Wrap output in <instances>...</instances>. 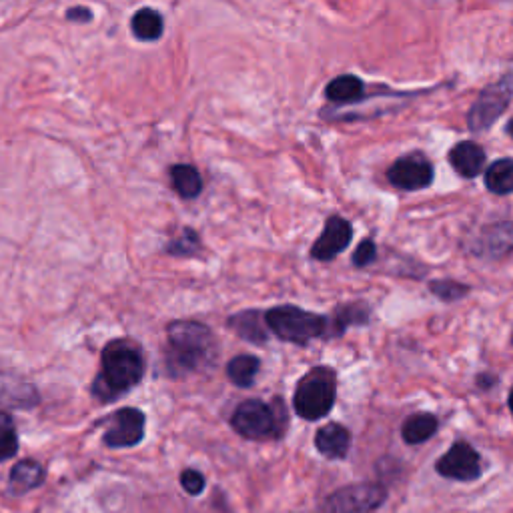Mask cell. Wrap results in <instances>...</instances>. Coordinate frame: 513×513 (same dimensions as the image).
<instances>
[{
    "mask_svg": "<svg viewBox=\"0 0 513 513\" xmlns=\"http://www.w3.org/2000/svg\"><path fill=\"white\" fill-rule=\"evenodd\" d=\"M199 249H201L199 233L189 227H185L181 231V235L167 245V253L175 255V257H193Z\"/></svg>",
    "mask_w": 513,
    "mask_h": 513,
    "instance_id": "cb8c5ba5",
    "label": "cell"
},
{
    "mask_svg": "<svg viewBox=\"0 0 513 513\" xmlns=\"http://www.w3.org/2000/svg\"><path fill=\"white\" fill-rule=\"evenodd\" d=\"M263 323L261 321V313L257 311H243L239 315H233L229 319V327L245 341L249 343H259L263 345L267 341V333L263 329Z\"/></svg>",
    "mask_w": 513,
    "mask_h": 513,
    "instance_id": "d6986e66",
    "label": "cell"
},
{
    "mask_svg": "<svg viewBox=\"0 0 513 513\" xmlns=\"http://www.w3.org/2000/svg\"><path fill=\"white\" fill-rule=\"evenodd\" d=\"M349 431L339 423H327L315 433V447L329 459H343L349 451Z\"/></svg>",
    "mask_w": 513,
    "mask_h": 513,
    "instance_id": "5bb4252c",
    "label": "cell"
},
{
    "mask_svg": "<svg viewBox=\"0 0 513 513\" xmlns=\"http://www.w3.org/2000/svg\"><path fill=\"white\" fill-rule=\"evenodd\" d=\"M387 179L401 191H421L433 183V165L423 153H411L387 169Z\"/></svg>",
    "mask_w": 513,
    "mask_h": 513,
    "instance_id": "9c48e42d",
    "label": "cell"
},
{
    "mask_svg": "<svg viewBox=\"0 0 513 513\" xmlns=\"http://www.w3.org/2000/svg\"><path fill=\"white\" fill-rule=\"evenodd\" d=\"M387 499L381 483H355L333 491L313 513H369Z\"/></svg>",
    "mask_w": 513,
    "mask_h": 513,
    "instance_id": "5b68a950",
    "label": "cell"
},
{
    "mask_svg": "<svg viewBox=\"0 0 513 513\" xmlns=\"http://www.w3.org/2000/svg\"><path fill=\"white\" fill-rule=\"evenodd\" d=\"M477 383H479V385H481V383H485L483 387L487 389V383H491V385H493V383H495V377H491V375H479V377H477Z\"/></svg>",
    "mask_w": 513,
    "mask_h": 513,
    "instance_id": "f1b7e54d",
    "label": "cell"
},
{
    "mask_svg": "<svg viewBox=\"0 0 513 513\" xmlns=\"http://www.w3.org/2000/svg\"><path fill=\"white\" fill-rule=\"evenodd\" d=\"M265 325L281 341L293 345H307L323 335H331V319L299 309L295 305L273 307L265 313Z\"/></svg>",
    "mask_w": 513,
    "mask_h": 513,
    "instance_id": "3957f363",
    "label": "cell"
},
{
    "mask_svg": "<svg viewBox=\"0 0 513 513\" xmlns=\"http://www.w3.org/2000/svg\"><path fill=\"white\" fill-rule=\"evenodd\" d=\"M485 187L495 195H509L513 191V161L503 157L485 171Z\"/></svg>",
    "mask_w": 513,
    "mask_h": 513,
    "instance_id": "44dd1931",
    "label": "cell"
},
{
    "mask_svg": "<svg viewBox=\"0 0 513 513\" xmlns=\"http://www.w3.org/2000/svg\"><path fill=\"white\" fill-rule=\"evenodd\" d=\"M43 481H45V469L41 467V463H37L33 459H25L13 467L9 485H11L13 493H27V491L39 487Z\"/></svg>",
    "mask_w": 513,
    "mask_h": 513,
    "instance_id": "2e32d148",
    "label": "cell"
},
{
    "mask_svg": "<svg viewBox=\"0 0 513 513\" xmlns=\"http://www.w3.org/2000/svg\"><path fill=\"white\" fill-rule=\"evenodd\" d=\"M217 351L213 331L199 321H173L167 327V369L173 377L211 367Z\"/></svg>",
    "mask_w": 513,
    "mask_h": 513,
    "instance_id": "6da1fadb",
    "label": "cell"
},
{
    "mask_svg": "<svg viewBox=\"0 0 513 513\" xmlns=\"http://www.w3.org/2000/svg\"><path fill=\"white\" fill-rule=\"evenodd\" d=\"M19 451V437L13 419L0 411V461H7L15 457Z\"/></svg>",
    "mask_w": 513,
    "mask_h": 513,
    "instance_id": "603a6c76",
    "label": "cell"
},
{
    "mask_svg": "<svg viewBox=\"0 0 513 513\" xmlns=\"http://www.w3.org/2000/svg\"><path fill=\"white\" fill-rule=\"evenodd\" d=\"M367 87L365 83L359 79V77H353V75H341L337 79H333L327 89H325V97L331 101V103H337V105H351V103H357L363 99Z\"/></svg>",
    "mask_w": 513,
    "mask_h": 513,
    "instance_id": "9a60e30c",
    "label": "cell"
},
{
    "mask_svg": "<svg viewBox=\"0 0 513 513\" xmlns=\"http://www.w3.org/2000/svg\"><path fill=\"white\" fill-rule=\"evenodd\" d=\"M453 171L463 179H475L485 165V151L473 141H461L449 151Z\"/></svg>",
    "mask_w": 513,
    "mask_h": 513,
    "instance_id": "4fadbf2b",
    "label": "cell"
},
{
    "mask_svg": "<svg viewBox=\"0 0 513 513\" xmlns=\"http://www.w3.org/2000/svg\"><path fill=\"white\" fill-rule=\"evenodd\" d=\"M171 181L181 199H197L203 191V179L193 165L171 167Z\"/></svg>",
    "mask_w": 513,
    "mask_h": 513,
    "instance_id": "ffe728a7",
    "label": "cell"
},
{
    "mask_svg": "<svg viewBox=\"0 0 513 513\" xmlns=\"http://www.w3.org/2000/svg\"><path fill=\"white\" fill-rule=\"evenodd\" d=\"M335 405V375L329 369L315 367L297 385L293 395L295 413L307 421H317Z\"/></svg>",
    "mask_w": 513,
    "mask_h": 513,
    "instance_id": "277c9868",
    "label": "cell"
},
{
    "mask_svg": "<svg viewBox=\"0 0 513 513\" xmlns=\"http://www.w3.org/2000/svg\"><path fill=\"white\" fill-rule=\"evenodd\" d=\"M435 469L445 479L475 481L481 477V457L467 441H457L439 457Z\"/></svg>",
    "mask_w": 513,
    "mask_h": 513,
    "instance_id": "ba28073f",
    "label": "cell"
},
{
    "mask_svg": "<svg viewBox=\"0 0 513 513\" xmlns=\"http://www.w3.org/2000/svg\"><path fill=\"white\" fill-rule=\"evenodd\" d=\"M261 361L255 355H237L227 363V377L237 387H251L257 373H259Z\"/></svg>",
    "mask_w": 513,
    "mask_h": 513,
    "instance_id": "7402d4cb",
    "label": "cell"
},
{
    "mask_svg": "<svg viewBox=\"0 0 513 513\" xmlns=\"http://www.w3.org/2000/svg\"><path fill=\"white\" fill-rule=\"evenodd\" d=\"M437 427H439V423H437L435 415L417 413V415H411L405 419V423L401 427V435L407 445H419V443H425L427 439H431L435 435Z\"/></svg>",
    "mask_w": 513,
    "mask_h": 513,
    "instance_id": "ac0fdd59",
    "label": "cell"
},
{
    "mask_svg": "<svg viewBox=\"0 0 513 513\" xmlns=\"http://www.w3.org/2000/svg\"><path fill=\"white\" fill-rule=\"evenodd\" d=\"M353 239L351 223L343 217H329L325 223V231L311 247V257L317 261H331L339 253H343Z\"/></svg>",
    "mask_w": 513,
    "mask_h": 513,
    "instance_id": "8fae6325",
    "label": "cell"
},
{
    "mask_svg": "<svg viewBox=\"0 0 513 513\" xmlns=\"http://www.w3.org/2000/svg\"><path fill=\"white\" fill-rule=\"evenodd\" d=\"M181 485H183V489L189 495H201L205 485H207V481H205L203 473H199L197 469H185L181 473Z\"/></svg>",
    "mask_w": 513,
    "mask_h": 513,
    "instance_id": "4316f807",
    "label": "cell"
},
{
    "mask_svg": "<svg viewBox=\"0 0 513 513\" xmlns=\"http://www.w3.org/2000/svg\"><path fill=\"white\" fill-rule=\"evenodd\" d=\"M131 31L139 41H159L165 31V21L155 9H141L131 19Z\"/></svg>",
    "mask_w": 513,
    "mask_h": 513,
    "instance_id": "e0dca14e",
    "label": "cell"
},
{
    "mask_svg": "<svg viewBox=\"0 0 513 513\" xmlns=\"http://www.w3.org/2000/svg\"><path fill=\"white\" fill-rule=\"evenodd\" d=\"M231 427L241 437L253 439V441L279 437V433H281L275 409L259 399L243 401L231 417Z\"/></svg>",
    "mask_w": 513,
    "mask_h": 513,
    "instance_id": "8992f818",
    "label": "cell"
},
{
    "mask_svg": "<svg viewBox=\"0 0 513 513\" xmlns=\"http://www.w3.org/2000/svg\"><path fill=\"white\" fill-rule=\"evenodd\" d=\"M145 375V357L137 343L129 339L111 341L103 349L101 373L93 383V395L103 401H115L137 387Z\"/></svg>",
    "mask_w": 513,
    "mask_h": 513,
    "instance_id": "7a4b0ae2",
    "label": "cell"
},
{
    "mask_svg": "<svg viewBox=\"0 0 513 513\" xmlns=\"http://www.w3.org/2000/svg\"><path fill=\"white\" fill-rule=\"evenodd\" d=\"M375 259H377V245H375L371 239H363V241L357 245L355 253H353V265L359 267V269H363V267L371 265Z\"/></svg>",
    "mask_w": 513,
    "mask_h": 513,
    "instance_id": "484cf974",
    "label": "cell"
},
{
    "mask_svg": "<svg viewBox=\"0 0 513 513\" xmlns=\"http://www.w3.org/2000/svg\"><path fill=\"white\" fill-rule=\"evenodd\" d=\"M67 19L73 23H91L93 21V13L85 7H75L67 11Z\"/></svg>",
    "mask_w": 513,
    "mask_h": 513,
    "instance_id": "83f0119b",
    "label": "cell"
},
{
    "mask_svg": "<svg viewBox=\"0 0 513 513\" xmlns=\"http://www.w3.org/2000/svg\"><path fill=\"white\" fill-rule=\"evenodd\" d=\"M39 403L37 389L15 373L0 371V405L29 409Z\"/></svg>",
    "mask_w": 513,
    "mask_h": 513,
    "instance_id": "7c38bea8",
    "label": "cell"
},
{
    "mask_svg": "<svg viewBox=\"0 0 513 513\" xmlns=\"http://www.w3.org/2000/svg\"><path fill=\"white\" fill-rule=\"evenodd\" d=\"M429 291L439 297L441 301H459L461 297L467 295V287L461 285V283H455V281H449V279H439V281H431L429 283Z\"/></svg>",
    "mask_w": 513,
    "mask_h": 513,
    "instance_id": "d4e9b609",
    "label": "cell"
},
{
    "mask_svg": "<svg viewBox=\"0 0 513 513\" xmlns=\"http://www.w3.org/2000/svg\"><path fill=\"white\" fill-rule=\"evenodd\" d=\"M511 101V75H505L501 81L485 87L477 101L473 103L467 125L473 133H483L503 115Z\"/></svg>",
    "mask_w": 513,
    "mask_h": 513,
    "instance_id": "52a82bcc",
    "label": "cell"
},
{
    "mask_svg": "<svg viewBox=\"0 0 513 513\" xmlns=\"http://www.w3.org/2000/svg\"><path fill=\"white\" fill-rule=\"evenodd\" d=\"M145 413L137 407H125L119 409L111 417V427L105 431V445L113 449H123V447H135L143 441L145 437Z\"/></svg>",
    "mask_w": 513,
    "mask_h": 513,
    "instance_id": "30bf717a",
    "label": "cell"
}]
</instances>
